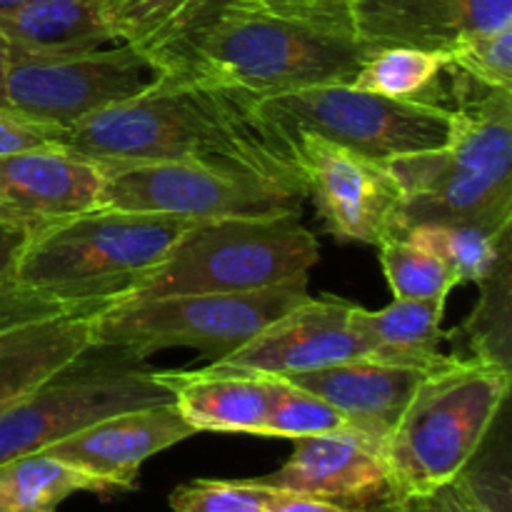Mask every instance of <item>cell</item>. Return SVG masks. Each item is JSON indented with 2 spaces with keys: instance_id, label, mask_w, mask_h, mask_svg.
<instances>
[{
  "instance_id": "4dcf8cb0",
  "label": "cell",
  "mask_w": 512,
  "mask_h": 512,
  "mask_svg": "<svg viewBox=\"0 0 512 512\" xmlns=\"http://www.w3.org/2000/svg\"><path fill=\"white\" fill-rule=\"evenodd\" d=\"M188 0H115L105 8L118 43L145 45L158 35Z\"/></svg>"
},
{
  "instance_id": "ba28073f",
  "label": "cell",
  "mask_w": 512,
  "mask_h": 512,
  "mask_svg": "<svg viewBox=\"0 0 512 512\" xmlns=\"http://www.w3.org/2000/svg\"><path fill=\"white\" fill-rule=\"evenodd\" d=\"M170 400L173 393L143 358L123 348L93 345L0 413V465L40 453L110 415Z\"/></svg>"
},
{
  "instance_id": "d6a6232c",
  "label": "cell",
  "mask_w": 512,
  "mask_h": 512,
  "mask_svg": "<svg viewBox=\"0 0 512 512\" xmlns=\"http://www.w3.org/2000/svg\"><path fill=\"white\" fill-rule=\"evenodd\" d=\"M105 310L103 305H70L63 300H53L48 295L30 290L10 280L0 288V333L15 325L30 323V320L50 318V315L70 313V310Z\"/></svg>"
},
{
  "instance_id": "d4e9b609",
  "label": "cell",
  "mask_w": 512,
  "mask_h": 512,
  "mask_svg": "<svg viewBox=\"0 0 512 512\" xmlns=\"http://www.w3.org/2000/svg\"><path fill=\"white\" fill-rule=\"evenodd\" d=\"M403 235L438 255L455 285H480L510 258V230L493 233L473 223H423L403 230Z\"/></svg>"
},
{
  "instance_id": "9c48e42d",
  "label": "cell",
  "mask_w": 512,
  "mask_h": 512,
  "mask_svg": "<svg viewBox=\"0 0 512 512\" xmlns=\"http://www.w3.org/2000/svg\"><path fill=\"white\" fill-rule=\"evenodd\" d=\"M260 105L295 138L318 135L375 163L445 148L458 123L448 105L405 103L353 85H315L260 98Z\"/></svg>"
},
{
  "instance_id": "2e32d148",
  "label": "cell",
  "mask_w": 512,
  "mask_h": 512,
  "mask_svg": "<svg viewBox=\"0 0 512 512\" xmlns=\"http://www.w3.org/2000/svg\"><path fill=\"white\" fill-rule=\"evenodd\" d=\"M355 303L340 298H313L270 323L238 353L218 363L250 373L293 378L330 368L345 360L365 358L358 335L350 328Z\"/></svg>"
},
{
  "instance_id": "ac0fdd59",
  "label": "cell",
  "mask_w": 512,
  "mask_h": 512,
  "mask_svg": "<svg viewBox=\"0 0 512 512\" xmlns=\"http://www.w3.org/2000/svg\"><path fill=\"white\" fill-rule=\"evenodd\" d=\"M175 408L195 433H243L263 438L280 378L213 363L205 370H158Z\"/></svg>"
},
{
  "instance_id": "ab89813d",
  "label": "cell",
  "mask_w": 512,
  "mask_h": 512,
  "mask_svg": "<svg viewBox=\"0 0 512 512\" xmlns=\"http://www.w3.org/2000/svg\"><path fill=\"white\" fill-rule=\"evenodd\" d=\"M10 58H13V48H10L8 38L0 33V108H10L8 98H5V80H8Z\"/></svg>"
},
{
  "instance_id": "74e56055",
  "label": "cell",
  "mask_w": 512,
  "mask_h": 512,
  "mask_svg": "<svg viewBox=\"0 0 512 512\" xmlns=\"http://www.w3.org/2000/svg\"><path fill=\"white\" fill-rule=\"evenodd\" d=\"M225 3L263 5V8H283V10H310V8H323V5L335 3V0H225Z\"/></svg>"
},
{
  "instance_id": "7bdbcfd3",
  "label": "cell",
  "mask_w": 512,
  "mask_h": 512,
  "mask_svg": "<svg viewBox=\"0 0 512 512\" xmlns=\"http://www.w3.org/2000/svg\"><path fill=\"white\" fill-rule=\"evenodd\" d=\"M48 512H58V510H48Z\"/></svg>"
},
{
  "instance_id": "5b68a950",
  "label": "cell",
  "mask_w": 512,
  "mask_h": 512,
  "mask_svg": "<svg viewBox=\"0 0 512 512\" xmlns=\"http://www.w3.org/2000/svg\"><path fill=\"white\" fill-rule=\"evenodd\" d=\"M510 393V368L455 358L425 375L383 443L393 498H428L483 448Z\"/></svg>"
},
{
  "instance_id": "e575fe53",
  "label": "cell",
  "mask_w": 512,
  "mask_h": 512,
  "mask_svg": "<svg viewBox=\"0 0 512 512\" xmlns=\"http://www.w3.org/2000/svg\"><path fill=\"white\" fill-rule=\"evenodd\" d=\"M223 3L225 0H188L185 8L180 10V13L175 15V18L170 20L158 35H153V38H150L145 45H140V48H150V45L165 43V40H173V38H180V35L190 33V30L198 28L203 20H208Z\"/></svg>"
},
{
  "instance_id": "83f0119b",
  "label": "cell",
  "mask_w": 512,
  "mask_h": 512,
  "mask_svg": "<svg viewBox=\"0 0 512 512\" xmlns=\"http://www.w3.org/2000/svg\"><path fill=\"white\" fill-rule=\"evenodd\" d=\"M350 428L345 415L335 410L333 405L325 403L318 395L298 388L290 380L280 378L278 395H275L273 410L265 423L263 438H313V435L338 433V430Z\"/></svg>"
},
{
  "instance_id": "4fadbf2b",
  "label": "cell",
  "mask_w": 512,
  "mask_h": 512,
  "mask_svg": "<svg viewBox=\"0 0 512 512\" xmlns=\"http://www.w3.org/2000/svg\"><path fill=\"white\" fill-rule=\"evenodd\" d=\"M100 163L68 148L0 155V223L28 235L100 208Z\"/></svg>"
},
{
  "instance_id": "b9f144b4",
  "label": "cell",
  "mask_w": 512,
  "mask_h": 512,
  "mask_svg": "<svg viewBox=\"0 0 512 512\" xmlns=\"http://www.w3.org/2000/svg\"><path fill=\"white\" fill-rule=\"evenodd\" d=\"M93 3H98V5H103V8H108V5H113L115 0H93Z\"/></svg>"
},
{
  "instance_id": "5bb4252c",
  "label": "cell",
  "mask_w": 512,
  "mask_h": 512,
  "mask_svg": "<svg viewBox=\"0 0 512 512\" xmlns=\"http://www.w3.org/2000/svg\"><path fill=\"white\" fill-rule=\"evenodd\" d=\"M193 435L195 430L185 423L180 410L170 400V403L110 415L40 453L53 455L70 468L98 480L105 493H115V490H133L138 485L145 460Z\"/></svg>"
},
{
  "instance_id": "7c38bea8",
  "label": "cell",
  "mask_w": 512,
  "mask_h": 512,
  "mask_svg": "<svg viewBox=\"0 0 512 512\" xmlns=\"http://www.w3.org/2000/svg\"><path fill=\"white\" fill-rule=\"evenodd\" d=\"M308 198L330 235L343 243L380 245L403 233V190L385 163L363 158L318 135H298Z\"/></svg>"
},
{
  "instance_id": "f546056e",
  "label": "cell",
  "mask_w": 512,
  "mask_h": 512,
  "mask_svg": "<svg viewBox=\"0 0 512 512\" xmlns=\"http://www.w3.org/2000/svg\"><path fill=\"white\" fill-rule=\"evenodd\" d=\"M448 63L485 88L512 90V25L475 33L448 50Z\"/></svg>"
},
{
  "instance_id": "603a6c76",
  "label": "cell",
  "mask_w": 512,
  "mask_h": 512,
  "mask_svg": "<svg viewBox=\"0 0 512 512\" xmlns=\"http://www.w3.org/2000/svg\"><path fill=\"white\" fill-rule=\"evenodd\" d=\"M448 55L423 48H383L368 55L350 85L405 103L443 105Z\"/></svg>"
},
{
  "instance_id": "cb8c5ba5",
  "label": "cell",
  "mask_w": 512,
  "mask_h": 512,
  "mask_svg": "<svg viewBox=\"0 0 512 512\" xmlns=\"http://www.w3.org/2000/svg\"><path fill=\"white\" fill-rule=\"evenodd\" d=\"M75 493H105V488L48 453L0 465V512H48Z\"/></svg>"
},
{
  "instance_id": "d590c367",
  "label": "cell",
  "mask_w": 512,
  "mask_h": 512,
  "mask_svg": "<svg viewBox=\"0 0 512 512\" xmlns=\"http://www.w3.org/2000/svg\"><path fill=\"white\" fill-rule=\"evenodd\" d=\"M268 512H360V510L345 508V505H338V503H328V500L308 498V495L275 490L273 500H270L268 505Z\"/></svg>"
},
{
  "instance_id": "f1b7e54d",
  "label": "cell",
  "mask_w": 512,
  "mask_h": 512,
  "mask_svg": "<svg viewBox=\"0 0 512 512\" xmlns=\"http://www.w3.org/2000/svg\"><path fill=\"white\" fill-rule=\"evenodd\" d=\"M275 490L258 480H193L170 495L173 512H268Z\"/></svg>"
},
{
  "instance_id": "277c9868",
  "label": "cell",
  "mask_w": 512,
  "mask_h": 512,
  "mask_svg": "<svg viewBox=\"0 0 512 512\" xmlns=\"http://www.w3.org/2000/svg\"><path fill=\"white\" fill-rule=\"evenodd\" d=\"M190 220L95 208L28 235L13 280L70 305L110 308L168 258Z\"/></svg>"
},
{
  "instance_id": "60d3db41",
  "label": "cell",
  "mask_w": 512,
  "mask_h": 512,
  "mask_svg": "<svg viewBox=\"0 0 512 512\" xmlns=\"http://www.w3.org/2000/svg\"><path fill=\"white\" fill-rule=\"evenodd\" d=\"M18 3H23V0H0V13H5V10L15 8Z\"/></svg>"
},
{
  "instance_id": "836d02e7",
  "label": "cell",
  "mask_w": 512,
  "mask_h": 512,
  "mask_svg": "<svg viewBox=\"0 0 512 512\" xmlns=\"http://www.w3.org/2000/svg\"><path fill=\"white\" fill-rule=\"evenodd\" d=\"M65 130L28 118L15 108H0V155L38 148H63Z\"/></svg>"
},
{
  "instance_id": "52a82bcc",
  "label": "cell",
  "mask_w": 512,
  "mask_h": 512,
  "mask_svg": "<svg viewBox=\"0 0 512 512\" xmlns=\"http://www.w3.org/2000/svg\"><path fill=\"white\" fill-rule=\"evenodd\" d=\"M308 298V278H298L255 293L123 300L95 315L93 343L143 360L165 348H193L218 363Z\"/></svg>"
},
{
  "instance_id": "8992f818",
  "label": "cell",
  "mask_w": 512,
  "mask_h": 512,
  "mask_svg": "<svg viewBox=\"0 0 512 512\" xmlns=\"http://www.w3.org/2000/svg\"><path fill=\"white\" fill-rule=\"evenodd\" d=\"M318 240L300 213L190 223L168 258L125 300L200 293H255L308 278Z\"/></svg>"
},
{
  "instance_id": "8fae6325",
  "label": "cell",
  "mask_w": 512,
  "mask_h": 512,
  "mask_svg": "<svg viewBox=\"0 0 512 512\" xmlns=\"http://www.w3.org/2000/svg\"><path fill=\"white\" fill-rule=\"evenodd\" d=\"M98 163V160H95ZM100 208L168 218L215 220L300 213L303 198L225 170L170 160H105Z\"/></svg>"
},
{
  "instance_id": "7a4b0ae2",
  "label": "cell",
  "mask_w": 512,
  "mask_h": 512,
  "mask_svg": "<svg viewBox=\"0 0 512 512\" xmlns=\"http://www.w3.org/2000/svg\"><path fill=\"white\" fill-rule=\"evenodd\" d=\"M140 50L165 83L205 80L255 98L350 85L370 55L343 0L310 10L225 3L190 33Z\"/></svg>"
},
{
  "instance_id": "30bf717a",
  "label": "cell",
  "mask_w": 512,
  "mask_h": 512,
  "mask_svg": "<svg viewBox=\"0 0 512 512\" xmlns=\"http://www.w3.org/2000/svg\"><path fill=\"white\" fill-rule=\"evenodd\" d=\"M158 78L153 60L130 43L48 58L13 50L5 98L28 118L68 130L148 93Z\"/></svg>"
},
{
  "instance_id": "7402d4cb",
  "label": "cell",
  "mask_w": 512,
  "mask_h": 512,
  "mask_svg": "<svg viewBox=\"0 0 512 512\" xmlns=\"http://www.w3.org/2000/svg\"><path fill=\"white\" fill-rule=\"evenodd\" d=\"M10 48L28 55H78L118 43L108 13L93 0H23L0 13Z\"/></svg>"
},
{
  "instance_id": "1f68e13d",
  "label": "cell",
  "mask_w": 512,
  "mask_h": 512,
  "mask_svg": "<svg viewBox=\"0 0 512 512\" xmlns=\"http://www.w3.org/2000/svg\"><path fill=\"white\" fill-rule=\"evenodd\" d=\"M420 512H510V495L495 498L493 485L465 468L453 483L420 498Z\"/></svg>"
},
{
  "instance_id": "8d00e7d4",
  "label": "cell",
  "mask_w": 512,
  "mask_h": 512,
  "mask_svg": "<svg viewBox=\"0 0 512 512\" xmlns=\"http://www.w3.org/2000/svg\"><path fill=\"white\" fill-rule=\"evenodd\" d=\"M25 240H28L25 230L0 223V288L13 280L15 265H18L20 253H23Z\"/></svg>"
},
{
  "instance_id": "9a60e30c",
  "label": "cell",
  "mask_w": 512,
  "mask_h": 512,
  "mask_svg": "<svg viewBox=\"0 0 512 512\" xmlns=\"http://www.w3.org/2000/svg\"><path fill=\"white\" fill-rule=\"evenodd\" d=\"M360 43L448 53L475 33L512 25V0H343Z\"/></svg>"
},
{
  "instance_id": "484cf974",
  "label": "cell",
  "mask_w": 512,
  "mask_h": 512,
  "mask_svg": "<svg viewBox=\"0 0 512 512\" xmlns=\"http://www.w3.org/2000/svg\"><path fill=\"white\" fill-rule=\"evenodd\" d=\"M380 265L395 300H433L448 298L455 288V278L443 260L413 240L390 235L378 245Z\"/></svg>"
},
{
  "instance_id": "6da1fadb",
  "label": "cell",
  "mask_w": 512,
  "mask_h": 512,
  "mask_svg": "<svg viewBox=\"0 0 512 512\" xmlns=\"http://www.w3.org/2000/svg\"><path fill=\"white\" fill-rule=\"evenodd\" d=\"M63 148L90 160H170L225 170L308 198L298 138L260 98L205 80H158L148 93L65 130Z\"/></svg>"
},
{
  "instance_id": "3957f363",
  "label": "cell",
  "mask_w": 512,
  "mask_h": 512,
  "mask_svg": "<svg viewBox=\"0 0 512 512\" xmlns=\"http://www.w3.org/2000/svg\"><path fill=\"white\" fill-rule=\"evenodd\" d=\"M450 90L458 98L450 143L385 163L403 190L400 225L473 223L505 233L512 230V90L465 98L458 80Z\"/></svg>"
},
{
  "instance_id": "ffe728a7",
  "label": "cell",
  "mask_w": 512,
  "mask_h": 512,
  "mask_svg": "<svg viewBox=\"0 0 512 512\" xmlns=\"http://www.w3.org/2000/svg\"><path fill=\"white\" fill-rule=\"evenodd\" d=\"M98 313L103 310H70L0 333V413L28 398L93 348Z\"/></svg>"
},
{
  "instance_id": "f35d334b",
  "label": "cell",
  "mask_w": 512,
  "mask_h": 512,
  "mask_svg": "<svg viewBox=\"0 0 512 512\" xmlns=\"http://www.w3.org/2000/svg\"><path fill=\"white\" fill-rule=\"evenodd\" d=\"M360 512H420V500L415 498H385L368 505Z\"/></svg>"
},
{
  "instance_id": "4316f807",
  "label": "cell",
  "mask_w": 512,
  "mask_h": 512,
  "mask_svg": "<svg viewBox=\"0 0 512 512\" xmlns=\"http://www.w3.org/2000/svg\"><path fill=\"white\" fill-rule=\"evenodd\" d=\"M483 290L473 318L463 325L473 360H490L510 368V258L488 280L478 285Z\"/></svg>"
},
{
  "instance_id": "e0dca14e",
  "label": "cell",
  "mask_w": 512,
  "mask_h": 512,
  "mask_svg": "<svg viewBox=\"0 0 512 512\" xmlns=\"http://www.w3.org/2000/svg\"><path fill=\"white\" fill-rule=\"evenodd\" d=\"M260 485L363 510L393 498L383 448L355 428L295 440L293 455Z\"/></svg>"
},
{
  "instance_id": "d6986e66",
  "label": "cell",
  "mask_w": 512,
  "mask_h": 512,
  "mask_svg": "<svg viewBox=\"0 0 512 512\" xmlns=\"http://www.w3.org/2000/svg\"><path fill=\"white\" fill-rule=\"evenodd\" d=\"M425 375V370L355 358L285 380L323 398L345 415L350 428L383 448Z\"/></svg>"
},
{
  "instance_id": "44dd1931",
  "label": "cell",
  "mask_w": 512,
  "mask_h": 512,
  "mask_svg": "<svg viewBox=\"0 0 512 512\" xmlns=\"http://www.w3.org/2000/svg\"><path fill=\"white\" fill-rule=\"evenodd\" d=\"M445 300H393L383 310L353 305L350 328L368 360L433 373L453 360V355L440 350L445 340V330L440 328Z\"/></svg>"
}]
</instances>
